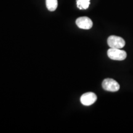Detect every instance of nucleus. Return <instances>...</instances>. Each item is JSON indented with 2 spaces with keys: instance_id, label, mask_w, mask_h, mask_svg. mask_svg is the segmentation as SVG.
<instances>
[{
  "instance_id": "4",
  "label": "nucleus",
  "mask_w": 133,
  "mask_h": 133,
  "mask_svg": "<svg viewBox=\"0 0 133 133\" xmlns=\"http://www.w3.org/2000/svg\"><path fill=\"white\" fill-rule=\"evenodd\" d=\"M97 96L94 92H86L81 96L80 101L83 105L85 106H89L94 104L97 101Z\"/></svg>"
},
{
  "instance_id": "1",
  "label": "nucleus",
  "mask_w": 133,
  "mask_h": 133,
  "mask_svg": "<svg viewBox=\"0 0 133 133\" xmlns=\"http://www.w3.org/2000/svg\"><path fill=\"white\" fill-rule=\"evenodd\" d=\"M108 57L114 61H123L127 57V54L123 50L110 48L107 51Z\"/></svg>"
},
{
  "instance_id": "2",
  "label": "nucleus",
  "mask_w": 133,
  "mask_h": 133,
  "mask_svg": "<svg viewBox=\"0 0 133 133\" xmlns=\"http://www.w3.org/2000/svg\"><path fill=\"white\" fill-rule=\"evenodd\" d=\"M107 43L110 48L121 49L125 46V41L119 36L112 35L107 39Z\"/></svg>"
},
{
  "instance_id": "5",
  "label": "nucleus",
  "mask_w": 133,
  "mask_h": 133,
  "mask_svg": "<svg viewBox=\"0 0 133 133\" xmlns=\"http://www.w3.org/2000/svg\"><path fill=\"white\" fill-rule=\"evenodd\" d=\"M76 24L79 29L89 30L93 25L92 21L88 17H80L76 21Z\"/></svg>"
},
{
  "instance_id": "7",
  "label": "nucleus",
  "mask_w": 133,
  "mask_h": 133,
  "mask_svg": "<svg viewBox=\"0 0 133 133\" xmlns=\"http://www.w3.org/2000/svg\"><path fill=\"white\" fill-rule=\"evenodd\" d=\"M91 0H76V5L81 10L87 9L90 4Z\"/></svg>"
},
{
  "instance_id": "6",
  "label": "nucleus",
  "mask_w": 133,
  "mask_h": 133,
  "mask_svg": "<svg viewBox=\"0 0 133 133\" xmlns=\"http://www.w3.org/2000/svg\"><path fill=\"white\" fill-rule=\"evenodd\" d=\"M46 7L49 11H54L58 6L57 0H46Z\"/></svg>"
},
{
  "instance_id": "3",
  "label": "nucleus",
  "mask_w": 133,
  "mask_h": 133,
  "mask_svg": "<svg viewBox=\"0 0 133 133\" xmlns=\"http://www.w3.org/2000/svg\"><path fill=\"white\" fill-rule=\"evenodd\" d=\"M102 86L104 90L110 92H116L119 89V84L117 81L112 78L105 79L102 81Z\"/></svg>"
}]
</instances>
